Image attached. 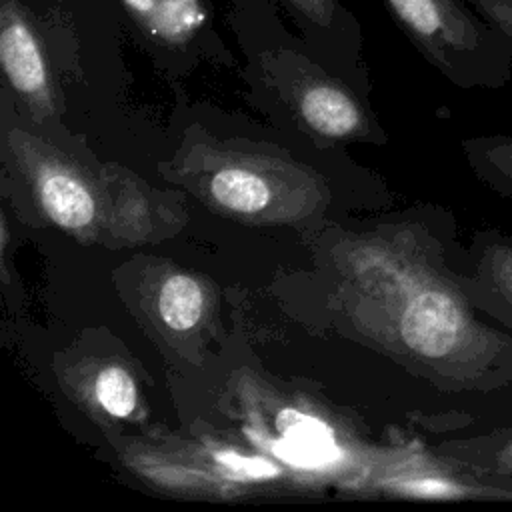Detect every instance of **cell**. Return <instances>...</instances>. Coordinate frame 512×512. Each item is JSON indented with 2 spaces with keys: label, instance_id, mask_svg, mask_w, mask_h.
<instances>
[{
  "label": "cell",
  "instance_id": "11",
  "mask_svg": "<svg viewBox=\"0 0 512 512\" xmlns=\"http://www.w3.org/2000/svg\"><path fill=\"white\" fill-rule=\"evenodd\" d=\"M472 160L480 176L498 192L512 198V136H492L472 142Z\"/></svg>",
  "mask_w": 512,
  "mask_h": 512
},
{
  "label": "cell",
  "instance_id": "3",
  "mask_svg": "<svg viewBox=\"0 0 512 512\" xmlns=\"http://www.w3.org/2000/svg\"><path fill=\"white\" fill-rule=\"evenodd\" d=\"M134 24L162 44H184L208 28L202 0H120Z\"/></svg>",
  "mask_w": 512,
  "mask_h": 512
},
{
  "label": "cell",
  "instance_id": "15",
  "mask_svg": "<svg viewBox=\"0 0 512 512\" xmlns=\"http://www.w3.org/2000/svg\"><path fill=\"white\" fill-rule=\"evenodd\" d=\"M512 50V0H468Z\"/></svg>",
  "mask_w": 512,
  "mask_h": 512
},
{
  "label": "cell",
  "instance_id": "13",
  "mask_svg": "<svg viewBox=\"0 0 512 512\" xmlns=\"http://www.w3.org/2000/svg\"><path fill=\"white\" fill-rule=\"evenodd\" d=\"M476 466L480 472L500 478L512 480V428L496 430L482 446H478Z\"/></svg>",
  "mask_w": 512,
  "mask_h": 512
},
{
  "label": "cell",
  "instance_id": "10",
  "mask_svg": "<svg viewBox=\"0 0 512 512\" xmlns=\"http://www.w3.org/2000/svg\"><path fill=\"white\" fill-rule=\"evenodd\" d=\"M480 276L496 302V314L512 324V242L490 240L480 256Z\"/></svg>",
  "mask_w": 512,
  "mask_h": 512
},
{
  "label": "cell",
  "instance_id": "9",
  "mask_svg": "<svg viewBox=\"0 0 512 512\" xmlns=\"http://www.w3.org/2000/svg\"><path fill=\"white\" fill-rule=\"evenodd\" d=\"M204 308L200 284L188 274L170 276L158 294V312L166 326L184 332L198 324Z\"/></svg>",
  "mask_w": 512,
  "mask_h": 512
},
{
  "label": "cell",
  "instance_id": "5",
  "mask_svg": "<svg viewBox=\"0 0 512 512\" xmlns=\"http://www.w3.org/2000/svg\"><path fill=\"white\" fill-rule=\"evenodd\" d=\"M276 424L282 432V440L272 442V446L282 460L310 470L328 466L336 460V438L324 420L288 408L278 414Z\"/></svg>",
  "mask_w": 512,
  "mask_h": 512
},
{
  "label": "cell",
  "instance_id": "14",
  "mask_svg": "<svg viewBox=\"0 0 512 512\" xmlns=\"http://www.w3.org/2000/svg\"><path fill=\"white\" fill-rule=\"evenodd\" d=\"M216 460L226 470H230L232 474H236L240 478L260 480V478H272V476L278 474V468L272 462H268L266 458H260V456H244V454L226 450V452H218Z\"/></svg>",
  "mask_w": 512,
  "mask_h": 512
},
{
  "label": "cell",
  "instance_id": "12",
  "mask_svg": "<svg viewBox=\"0 0 512 512\" xmlns=\"http://www.w3.org/2000/svg\"><path fill=\"white\" fill-rule=\"evenodd\" d=\"M96 400L110 416H130L136 406L134 378L120 366L104 368L96 378Z\"/></svg>",
  "mask_w": 512,
  "mask_h": 512
},
{
  "label": "cell",
  "instance_id": "7",
  "mask_svg": "<svg viewBox=\"0 0 512 512\" xmlns=\"http://www.w3.org/2000/svg\"><path fill=\"white\" fill-rule=\"evenodd\" d=\"M40 200L48 216L62 228H84L96 214L90 190L78 178L62 170H48L42 176Z\"/></svg>",
  "mask_w": 512,
  "mask_h": 512
},
{
  "label": "cell",
  "instance_id": "6",
  "mask_svg": "<svg viewBox=\"0 0 512 512\" xmlns=\"http://www.w3.org/2000/svg\"><path fill=\"white\" fill-rule=\"evenodd\" d=\"M302 118L316 132L332 138L352 134L360 124V110L354 98L338 84L320 76L308 78L298 92Z\"/></svg>",
  "mask_w": 512,
  "mask_h": 512
},
{
  "label": "cell",
  "instance_id": "8",
  "mask_svg": "<svg viewBox=\"0 0 512 512\" xmlns=\"http://www.w3.org/2000/svg\"><path fill=\"white\" fill-rule=\"evenodd\" d=\"M210 190L218 204L242 214L258 212L270 202L268 184L258 174L242 168H224L214 174Z\"/></svg>",
  "mask_w": 512,
  "mask_h": 512
},
{
  "label": "cell",
  "instance_id": "1",
  "mask_svg": "<svg viewBox=\"0 0 512 512\" xmlns=\"http://www.w3.org/2000/svg\"><path fill=\"white\" fill-rule=\"evenodd\" d=\"M408 40L452 82L502 88L512 78V50L468 0H382Z\"/></svg>",
  "mask_w": 512,
  "mask_h": 512
},
{
  "label": "cell",
  "instance_id": "4",
  "mask_svg": "<svg viewBox=\"0 0 512 512\" xmlns=\"http://www.w3.org/2000/svg\"><path fill=\"white\" fill-rule=\"evenodd\" d=\"M294 20L304 38L318 48L338 50L358 42V22L344 0H276Z\"/></svg>",
  "mask_w": 512,
  "mask_h": 512
},
{
  "label": "cell",
  "instance_id": "2",
  "mask_svg": "<svg viewBox=\"0 0 512 512\" xmlns=\"http://www.w3.org/2000/svg\"><path fill=\"white\" fill-rule=\"evenodd\" d=\"M0 62L14 90L24 96H44L48 66L40 38L18 0L0 2Z\"/></svg>",
  "mask_w": 512,
  "mask_h": 512
}]
</instances>
